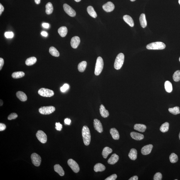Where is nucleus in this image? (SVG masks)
Listing matches in <instances>:
<instances>
[{
    "instance_id": "4",
    "label": "nucleus",
    "mask_w": 180,
    "mask_h": 180,
    "mask_svg": "<svg viewBox=\"0 0 180 180\" xmlns=\"http://www.w3.org/2000/svg\"><path fill=\"white\" fill-rule=\"evenodd\" d=\"M124 55L123 53H120L117 56L114 64V67L116 70L120 69L124 63Z\"/></svg>"
},
{
    "instance_id": "49",
    "label": "nucleus",
    "mask_w": 180,
    "mask_h": 180,
    "mask_svg": "<svg viewBox=\"0 0 180 180\" xmlns=\"http://www.w3.org/2000/svg\"><path fill=\"white\" fill-rule=\"evenodd\" d=\"M4 11V8L2 4H0V14H2V12Z\"/></svg>"
},
{
    "instance_id": "6",
    "label": "nucleus",
    "mask_w": 180,
    "mask_h": 180,
    "mask_svg": "<svg viewBox=\"0 0 180 180\" xmlns=\"http://www.w3.org/2000/svg\"><path fill=\"white\" fill-rule=\"evenodd\" d=\"M38 93L41 96L45 97H51L54 95V92L53 91L44 88L39 90Z\"/></svg>"
},
{
    "instance_id": "53",
    "label": "nucleus",
    "mask_w": 180,
    "mask_h": 180,
    "mask_svg": "<svg viewBox=\"0 0 180 180\" xmlns=\"http://www.w3.org/2000/svg\"><path fill=\"white\" fill-rule=\"evenodd\" d=\"M3 101L2 100H1V106H2L3 105Z\"/></svg>"
},
{
    "instance_id": "23",
    "label": "nucleus",
    "mask_w": 180,
    "mask_h": 180,
    "mask_svg": "<svg viewBox=\"0 0 180 180\" xmlns=\"http://www.w3.org/2000/svg\"><path fill=\"white\" fill-rule=\"evenodd\" d=\"M137 151L135 149L132 148L130 151L129 153L128 154L129 157L131 160H136L137 157Z\"/></svg>"
},
{
    "instance_id": "56",
    "label": "nucleus",
    "mask_w": 180,
    "mask_h": 180,
    "mask_svg": "<svg viewBox=\"0 0 180 180\" xmlns=\"http://www.w3.org/2000/svg\"><path fill=\"white\" fill-rule=\"evenodd\" d=\"M179 139L180 140V133L179 134Z\"/></svg>"
},
{
    "instance_id": "25",
    "label": "nucleus",
    "mask_w": 180,
    "mask_h": 180,
    "mask_svg": "<svg viewBox=\"0 0 180 180\" xmlns=\"http://www.w3.org/2000/svg\"><path fill=\"white\" fill-rule=\"evenodd\" d=\"M105 169V167L103 164L98 163L94 166V170L95 172H103Z\"/></svg>"
},
{
    "instance_id": "31",
    "label": "nucleus",
    "mask_w": 180,
    "mask_h": 180,
    "mask_svg": "<svg viewBox=\"0 0 180 180\" xmlns=\"http://www.w3.org/2000/svg\"><path fill=\"white\" fill-rule=\"evenodd\" d=\"M86 62L85 61H83L78 64V69L80 72H83L85 71L87 66Z\"/></svg>"
},
{
    "instance_id": "45",
    "label": "nucleus",
    "mask_w": 180,
    "mask_h": 180,
    "mask_svg": "<svg viewBox=\"0 0 180 180\" xmlns=\"http://www.w3.org/2000/svg\"><path fill=\"white\" fill-rule=\"evenodd\" d=\"M6 126L5 124L3 123H0V131H3L5 129Z\"/></svg>"
},
{
    "instance_id": "7",
    "label": "nucleus",
    "mask_w": 180,
    "mask_h": 180,
    "mask_svg": "<svg viewBox=\"0 0 180 180\" xmlns=\"http://www.w3.org/2000/svg\"><path fill=\"white\" fill-rule=\"evenodd\" d=\"M67 163L74 173H77L79 172L80 169L78 164L74 160L70 159L68 161Z\"/></svg>"
},
{
    "instance_id": "15",
    "label": "nucleus",
    "mask_w": 180,
    "mask_h": 180,
    "mask_svg": "<svg viewBox=\"0 0 180 180\" xmlns=\"http://www.w3.org/2000/svg\"><path fill=\"white\" fill-rule=\"evenodd\" d=\"M130 135L132 138L136 141H141L144 138V136L143 134L135 132H132Z\"/></svg>"
},
{
    "instance_id": "52",
    "label": "nucleus",
    "mask_w": 180,
    "mask_h": 180,
    "mask_svg": "<svg viewBox=\"0 0 180 180\" xmlns=\"http://www.w3.org/2000/svg\"><path fill=\"white\" fill-rule=\"evenodd\" d=\"M34 1H35V3L36 4H39L41 3V0H34Z\"/></svg>"
},
{
    "instance_id": "37",
    "label": "nucleus",
    "mask_w": 180,
    "mask_h": 180,
    "mask_svg": "<svg viewBox=\"0 0 180 180\" xmlns=\"http://www.w3.org/2000/svg\"><path fill=\"white\" fill-rule=\"evenodd\" d=\"M169 159L171 163H176L178 161V157L175 153H173L170 155Z\"/></svg>"
},
{
    "instance_id": "36",
    "label": "nucleus",
    "mask_w": 180,
    "mask_h": 180,
    "mask_svg": "<svg viewBox=\"0 0 180 180\" xmlns=\"http://www.w3.org/2000/svg\"><path fill=\"white\" fill-rule=\"evenodd\" d=\"M168 111L170 113L174 115H177L180 113L179 107L178 106L172 108H169L168 109Z\"/></svg>"
},
{
    "instance_id": "16",
    "label": "nucleus",
    "mask_w": 180,
    "mask_h": 180,
    "mask_svg": "<svg viewBox=\"0 0 180 180\" xmlns=\"http://www.w3.org/2000/svg\"><path fill=\"white\" fill-rule=\"evenodd\" d=\"M119 159V157L118 155L116 154H113L109 159L108 161V163L109 164L113 165L116 163L118 161Z\"/></svg>"
},
{
    "instance_id": "5",
    "label": "nucleus",
    "mask_w": 180,
    "mask_h": 180,
    "mask_svg": "<svg viewBox=\"0 0 180 180\" xmlns=\"http://www.w3.org/2000/svg\"><path fill=\"white\" fill-rule=\"evenodd\" d=\"M55 110V107L53 106H43L39 109V112L43 115H48L53 113Z\"/></svg>"
},
{
    "instance_id": "55",
    "label": "nucleus",
    "mask_w": 180,
    "mask_h": 180,
    "mask_svg": "<svg viewBox=\"0 0 180 180\" xmlns=\"http://www.w3.org/2000/svg\"><path fill=\"white\" fill-rule=\"evenodd\" d=\"M130 1H131V2H134L135 0H130Z\"/></svg>"
},
{
    "instance_id": "48",
    "label": "nucleus",
    "mask_w": 180,
    "mask_h": 180,
    "mask_svg": "<svg viewBox=\"0 0 180 180\" xmlns=\"http://www.w3.org/2000/svg\"><path fill=\"white\" fill-rule=\"evenodd\" d=\"M42 26L43 27L46 28H48L49 27V25L48 23H43L42 24Z\"/></svg>"
},
{
    "instance_id": "38",
    "label": "nucleus",
    "mask_w": 180,
    "mask_h": 180,
    "mask_svg": "<svg viewBox=\"0 0 180 180\" xmlns=\"http://www.w3.org/2000/svg\"><path fill=\"white\" fill-rule=\"evenodd\" d=\"M173 78L175 82H178L180 81V71L178 70L174 73L173 75Z\"/></svg>"
},
{
    "instance_id": "20",
    "label": "nucleus",
    "mask_w": 180,
    "mask_h": 180,
    "mask_svg": "<svg viewBox=\"0 0 180 180\" xmlns=\"http://www.w3.org/2000/svg\"><path fill=\"white\" fill-rule=\"evenodd\" d=\"M123 19L124 21L130 26L132 27L134 26V22L131 17L128 15H125L123 16Z\"/></svg>"
},
{
    "instance_id": "39",
    "label": "nucleus",
    "mask_w": 180,
    "mask_h": 180,
    "mask_svg": "<svg viewBox=\"0 0 180 180\" xmlns=\"http://www.w3.org/2000/svg\"><path fill=\"white\" fill-rule=\"evenodd\" d=\"M162 178V175L161 173H157L154 175L153 179L154 180H161Z\"/></svg>"
},
{
    "instance_id": "35",
    "label": "nucleus",
    "mask_w": 180,
    "mask_h": 180,
    "mask_svg": "<svg viewBox=\"0 0 180 180\" xmlns=\"http://www.w3.org/2000/svg\"><path fill=\"white\" fill-rule=\"evenodd\" d=\"M53 7L52 3H48L46 5V13L47 14H50L53 13Z\"/></svg>"
},
{
    "instance_id": "57",
    "label": "nucleus",
    "mask_w": 180,
    "mask_h": 180,
    "mask_svg": "<svg viewBox=\"0 0 180 180\" xmlns=\"http://www.w3.org/2000/svg\"><path fill=\"white\" fill-rule=\"evenodd\" d=\"M178 3L180 5V0H178Z\"/></svg>"
},
{
    "instance_id": "33",
    "label": "nucleus",
    "mask_w": 180,
    "mask_h": 180,
    "mask_svg": "<svg viewBox=\"0 0 180 180\" xmlns=\"http://www.w3.org/2000/svg\"><path fill=\"white\" fill-rule=\"evenodd\" d=\"M49 52L52 56L55 57H58L59 56V53L54 47H51L49 49Z\"/></svg>"
},
{
    "instance_id": "54",
    "label": "nucleus",
    "mask_w": 180,
    "mask_h": 180,
    "mask_svg": "<svg viewBox=\"0 0 180 180\" xmlns=\"http://www.w3.org/2000/svg\"><path fill=\"white\" fill-rule=\"evenodd\" d=\"M75 1V2H80L81 1V0H74Z\"/></svg>"
},
{
    "instance_id": "58",
    "label": "nucleus",
    "mask_w": 180,
    "mask_h": 180,
    "mask_svg": "<svg viewBox=\"0 0 180 180\" xmlns=\"http://www.w3.org/2000/svg\"><path fill=\"white\" fill-rule=\"evenodd\" d=\"M179 62H180V57L179 58Z\"/></svg>"
},
{
    "instance_id": "50",
    "label": "nucleus",
    "mask_w": 180,
    "mask_h": 180,
    "mask_svg": "<svg viewBox=\"0 0 180 180\" xmlns=\"http://www.w3.org/2000/svg\"><path fill=\"white\" fill-rule=\"evenodd\" d=\"M138 179V177L137 176H133L129 179V180H137Z\"/></svg>"
},
{
    "instance_id": "1",
    "label": "nucleus",
    "mask_w": 180,
    "mask_h": 180,
    "mask_svg": "<svg viewBox=\"0 0 180 180\" xmlns=\"http://www.w3.org/2000/svg\"><path fill=\"white\" fill-rule=\"evenodd\" d=\"M83 142L86 146L89 145L91 141V135L90 130L86 125L83 126L82 131Z\"/></svg>"
},
{
    "instance_id": "13",
    "label": "nucleus",
    "mask_w": 180,
    "mask_h": 180,
    "mask_svg": "<svg viewBox=\"0 0 180 180\" xmlns=\"http://www.w3.org/2000/svg\"><path fill=\"white\" fill-rule=\"evenodd\" d=\"M103 8L104 11L107 12H112L114 9L115 6L113 3L111 2H108L103 5Z\"/></svg>"
},
{
    "instance_id": "10",
    "label": "nucleus",
    "mask_w": 180,
    "mask_h": 180,
    "mask_svg": "<svg viewBox=\"0 0 180 180\" xmlns=\"http://www.w3.org/2000/svg\"><path fill=\"white\" fill-rule=\"evenodd\" d=\"M64 11L67 14L71 17H74L76 14V12L72 7L67 4H64L63 5Z\"/></svg>"
},
{
    "instance_id": "44",
    "label": "nucleus",
    "mask_w": 180,
    "mask_h": 180,
    "mask_svg": "<svg viewBox=\"0 0 180 180\" xmlns=\"http://www.w3.org/2000/svg\"><path fill=\"white\" fill-rule=\"evenodd\" d=\"M55 129L58 131H61L62 130V128H63V125L62 124H61L59 123H55Z\"/></svg>"
},
{
    "instance_id": "32",
    "label": "nucleus",
    "mask_w": 180,
    "mask_h": 180,
    "mask_svg": "<svg viewBox=\"0 0 180 180\" xmlns=\"http://www.w3.org/2000/svg\"><path fill=\"white\" fill-rule=\"evenodd\" d=\"M25 75V73L23 72H14L12 74V77L13 78L17 79L23 77Z\"/></svg>"
},
{
    "instance_id": "26",
    "label": "nucleus",
    "mask_w": 180,
    "mask_h": 180,
    "mask_svg": "<svg viewBox=\"0 0 180 180\" xmlns=\"http://www.w3.org/2000/svg\"><path fill=\"white\" fill-rule=\"evenodd\" d=\"M112 152H113V150L112 149L108 147H106L103 149L102 152V155L104 158H106L109 154L112 153Z\"/></svg>"
},
{
    "instance_id": "41",
    "label": "nucleus",
    "mask_w": 180,
    "mask_h": 180,
    "mask_svg": "<svg viewBox=\"0 0 180 180\" xmlns=\"http://www.w3.org/2000/svg\"><path fill=\"white\" fill-rule=\"evenodd\" d=\"M18 117L17 114L16 113H11L8 117V119L9 120H11L12 119H15Z\"/></svg>"
},
{
    "instance_id": "28",
    "label": "nucleus",
    "mask_w": 180,
    "mask_h": 180,
    "mask_svg": "<svg viewBox=\"0 0 180 180\" xmlns=\"http://www.w3.org/2000/svg\"><path fill=\"white\" fill-rule=\"evenodd\" d=\"M59 34L62 37L66 36L67 33V29L66 27L62 26L59 28L58 31Z\"/></svg>"
},
{
    "instance_id": "3",
    "label": "nucleus",
    "mask_w": 180,
    "mask_h": 180,
    "mask_svg": "<svg viewBox=\"0 0 180 180\" xmlns=\"http://www.w3.org/2000/svg\"><path fill=\"white\" fill-rule=\"evenodd\" d=\"M104 63L103 58L101 57H98L97 59L96 64H95L94 73L97 76L99 75L103 71Z\"/></svg>"
},
{
    "instance_id": "12",
    "label": "nucleus",
    "mask_w": 180,
    "mask_h": 180,
    "mask_svg": "<svg viewBox=\"0 0 180 180\" xmlns=\"http://www.w3.org/2000/svg\"><path fill=\"white\" fill-rule=\"evenodd\" d=\"M153 147L152 144H148L144 146L141 149V153L143 155H147L149 154L152 152Z\"/></svg>"
},
{
    "instance_id": "8",
    "label": "nucleus",
    "mask_w": 180,
    "mask_h": 180,
    "mask_svg": "<svg viewBox=\"0 0 180 180\" xmlns=\"http://www.w3.org/2000/svg\"><path fill=\"white\" fill-rule=\"evenodd\" d=\"M31 158L33 165L36 166H40L42 161V159L39 155L36 153H33L31 155Z\"/></svg>"
},
{
    "instance_id": "18",
    "label": "nucleus",
    "mask_w": 180,
    "mask_h": 180,
    "mask_svg": "<svg viewBox=\"0 0 180 180\" xmlns=\"http://www.w3.org/2000/svg\"><path fill=\"white\" fill-rule=\"evenodd\" d=\"M17 97L22 102H25L27 100V96L26 94L21 91H18L16 93Z\"/></svg>"
},
{
    "instance_id": "17",
    "label": "nucleus",
    "mask_w": 180,
    "mask_h": 180,
    "mask_svg": "<svg viewBox=\"0 0 180 180\" xmlns=\"http://www.w3.org/2000/svg\"><path fill=\"white\" fill-rule=\"evenodd\" d=\"M99 110L100 114L103 117L106 118L109 115L108 111L106 109L105 107L102 104L100 106Z\"/></svg>"
},
{
    "instance_id": "19",
    "label": "nucleus",
    "mask_w": 180,
    "mask_h": 180,
    "mask_svg": "<svg viewBox=\"0 0 180 180\" xmlns=\"http://www.w3.org/2000/svg\"><path fill=\"white\" fill-rule=\"evenodd\" d=\"M134 129L139 132L143 133L146 129V125L143 124H136L134 127Z\"/></svg>"
},
{
    "instance_id": "30",
    "label": "nucleus",
    "mask_w": 180,
    "mask_h": 180,
    "mask_svg": "<svg viewBox=\"0 0 180 180\" xmlns=\"http://www.w3.org/2000/svg\"><path fill=\"white\" fill-rule=\"evenodd\" d=\"M165 91L168 93H171L173 91V86L172 83L169 81H166L164 83Z\"/></svg>"
},
{
    "instance_id": "51",
    "label": "nucleus",
    "mask_w": 180,
    "mask_h": 180,
    "mask_svg": "<svg viewBox=\"0 0 180 180\" xmlns=\"http://www.w3.org/2000/svg\"><path fill=\"white\" fill-rule=\"evenodd\" d=\"M41 35L44 37H47L48 35L47 33L46 32H44V31L42 32V33H41Z\"/></svg>"
},
{
    "instance_id": "22",
    "label": "nucleus",
    "mask_w": 180,
    "mask_h": 180,
    "mask_svg": "<svg viewBox=\"0 0 180 180\" xmlns=\"http://www.w3.org/2000/svg\"><path fill=\"white\" fill-rule=\"evenodd\" d=\"M54 170L55 172L58 173L61 176H63L64 175V172L63 168L59 164H56L54 166Z\"/></svg>"
},
{
    "instance_id": "24",
    "label": "nucleus",
    "mask_w": 180,
    "mask_h": 180,
    "mask_svg": "<svg viewBox=\"0 0 180 180\" xmlns=\"http://www.w3.org/2000/svg\"><path fill=\"white\" fill-rule=\"evenodd\" d=\"M139 21L140 24L142 27L144 28L147 26V22L145 17V14L144 13H142L140 15L139 17Z\"/></svg>"
},
{
    "instance_id": "29",
    "label": "nucleus",
    "mask_w": 180,
    "mask_h": 180,
    "mask_svg": "<svg viewBox=\"0 0 180 180\" xmlns=\"http://www.w3.org/2000/svg\"><path fill=\"white\" fill-rule=\"evenodd\" d=\"M37 59L36 57H34L29 58L25 61V64L27 66H31L33 65L36 63Z\"/></svg>"
},
{
    "instance_id": "42",
    "label": "nucleus",
    "mask_w": 180,
    "mask_h": 180,
    "mask_svg": "<svg viewBox=\"0 0 180 180\" xmlns=\"http://www.w3.org/2000/svg\"><path fill=\"white\" fill-rule=\"evenodd\" d=\"M4 35L5 37L7 38H12L14 36V34L12 32H6L5 33Z\"/></svg>"
},
{
    "instance_id": "43",
    "label": "nucleus",
    "mask_w": 180,
    "mask_h": 180,
    "mask_svg": "<svg viewBox=\"0 0 180 180\" xmlns=\"http://www.w3.org/2000/svg\"><path fill=\"white\" fill-rule=\"evenodd\" d=\"M117 178V175L116 174H113V175H111V176L108 177L106 178L105 179V180H115Z\"/></svg>"
},
{
    "instance_id": "21",
    "label": "nucleus",
    "mask_w": 180,
    "mask_h": 180,
    "mask_svg": "<svg viewBox=\"0 0 180 180\" xmlns=\"http://www.w3.org/2000/svg\"><path fill=\"white\" fill-rule=\"evenodd\" d=\"M110 133L112 137L114 139L118 140L119 138V134L118 131L115 128L111 129L110 131Z\"/></svg>"
},
{
    "instance_id": "9",
    "label": "nucleus",
    "mask_w": 180,
    "mask_h": 180,
    "mask_svg": "<svg viewBox=\"0 0 180 180\" xmlns=\"http://www.w3.org/2000/svg\"><path fill=\"white\" fill-rule=\"evenodd\" d=\"M36 136L38 139L42 143H45L47 141V136L43 131L39 130L36 133Z\"/></svg>"
},
{
    "instance_id": "14",
    "label": "nucleus",
    "mask_w": 180,
    "mask_h": 180,
    "mask_svg": "<svg viewBox=\"0 0 180 180\" xmlns=\"http://www.w3.org/2000/svg\"><path fill=\"white\" fill-rule=\"evenodd\" d=\"M80 39L78 36H75L72 38L71 39V46L73 48H76L80 44Z\"/></svg>"
},
{
    "instance_id": "2",
    "label": "nucleus",
    "mask_w": 180,
    "mask_h": 180,
    "mask_svg": "<svg viewBox=\"0 0 180 180\" xmlns=\"http://www.w3.org/2000/svg\"><path fill=\"white\" fill-rule=\"evenodd\" d=\"M166 45L162 42H156L149 43L147 45L146 48L149 50H162L164 49Z\"/></svg>"
},
{
    "instance_id": "47",
    "label": "nucleus",
    "mask_w": 180,
    "mask_h": 180,
    "mask_svg": "<svg viewBox=\"0 0 180 180\" xmlns=\"http://www.w3.org/2000/svg\"><path fill=\"white\" fill-rule=\"evenodd\" d=\"M64 123L65 124L67 125H70L71 124V120L69 118H67L64 120Z\"/></svg>"
},
{
    "instance_id": "40",
    "label": "nucleus",
    "mask_w": 180,
    "mask_h": 180,
    "mask_svg": "<svg viewBox=\"0 0 180 180\" xmlns=\"http://www.w3.org/2000/svg\"><path fill=\"white\" fill-rule=\"evenodd\" d=\"M69 87L68 84L66 83L64 84L63 86L61 88V91L62 92L64 93L69 88Z\"/></svg>"
},
{
    "instance_id": "27",
    "label": "nucleus",
    "mask_w": 180,
    "mask_h": 180,
    "mask_svg": "<svg viewBox=\"0 0 180 180\" xmlns=\"http://www.w3.org/2000/svg\"><path fill=\"white\" fill-rule=\"evenodd\" d=\"M87 11L89 14L92 17L95 18L97 16V14L94 11L93 7L91 6H88L87 9Z\"/></svg>"
},
{
    "instance_id": "34",
    "label": "nucleus",
    "mask_w": 180,
    "mask_h": 180,
    "mask_svg": "<svg viewBox=\"0 0 180 180\" xmlns=\"http://www.w3.org/2000/svg\"><path fill=\"white\" fill-rule=\"evenodd\" d=\"M169 128V123L168 122H165L163 123L160 128V130L163 133H166L168 131Z\"/></svg>"
},
{
    "instance_id": "46",
    "label": "nucleus",
    "mask_w": 180,
    "mask_h": 180,
    "mask_svg": "<svg viewBox=\"0 0 180 180\" xmlns=\"http://www.w3.org/2000/svg\"><path fill=\"white\" fill-rule=\"evenodd\" d=\"M4 64V61L3 58H0V70L2 69V68Z\"/></svg>"
},
{
    "instance_id": "11",
    "label": "nucleus",
    "mask_w": 180,
    "mask_h": 180,
    "mask_svg": "<svg viewBox=\"0 0 180 180\" xmlns=\"http://www.w3.org/2000/svg\"><path fill=\"white\" fill-rule=\"evenodd\" d=\"M93 124L94 128L97 131L98 133H101L103 132V127L102 126V123L98 119H95L94 120Z\"/></svg>"
}]
</instances>
